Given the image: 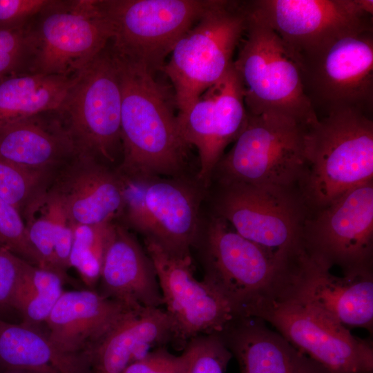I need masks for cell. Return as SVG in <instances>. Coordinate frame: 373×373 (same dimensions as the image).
I'll return each mask as SVG.
<instances>
[{
    "label": "cell",
    "mask_w": 373,
    "mask_h": 373,
    "mask_svg": "<svg viewBox=\"0 0 373 373\" xmlns=\"http://www.w3.org/2000/svg\"><path fill=\"white\" fill-rule=\"evenodd\" d=\"M175 343L173 324L165 309H133L90 350V373H122L153 350Z\"/></svg>",
    "instance_id": "23"
},
{
    "label": "cell",
    "mask_w": 373,
    "mask_h": 373,
    "mask_svg": "<svg viewBox=\"0 0 373 373\" xmlns=\"http://www.w3.org/2000/svg\"><path fill=\"white\" fill-rule=\"evenodd\" d=\"M76 75L20 73L1 80L0 128L41 113L57 111Z\"/></svg>",
    "instance_id": "26"
},
{
    "label": "cell",
    "mask_w": 373,
    "mask_h": 373,
    "mask_svg": "<svg viewBox=\"0 0 373 373\" xmlns=\"http://www.w3.org/2000/svg\"><path fill=\"white\" fill-rule=\"evenodd\" d=\"M0 373H43L32 370H7L2 372H0Z\"/></svg>",
    "instance_id": "38"
},
{
    "label": "cell",
    "mask_w": 373,
    "mask_h": 373,
    "mask_svg": "<svg viewBox=\"0 0 373 373\" xmlns=\"http://www.w3.org/2000/svg\"><path fill=\"white\" fill-rule=\"evenodd\" d=\"M185 356L171 354L166 346L151 351L142 359L128 365L122 373H184Z\"/></svg>",
    "instance_id": "36"
},
{
    "label": "cell",
    "mask_w": 373,
    "mask_h": 373,
    "mask_svg": "<svg viewBox=\"0 0 373 373\" xmlns=\"http://www.w3.org/2000/svg\"><path fill=\"white\" fill-rule=\"evenodd\" d=\"M29 59L26 26L0 30V81L13 75L29 73Z\"/></svg>",
    "instance_id": "33"
},
{
    "label": "cell",
    "mask_w": 373,
    "mask_h": 373,
    "mask_svg": "<svg viewBox=\"0 0 373 373\" xmlns=\"http://www.w3.org/2000/svg\"><path fill=\"white\" fill-rule=\"evenodd\" d=\"M26 30L29 73L75 76L112 38L99 0H49Z\"/></svg>",
    "instance_id": "6"
},
{
    "label": "cell",
    "mask_w": 373,
    "mask_h": 373,
    "mask_svg": "<svg viewBox=\"0 0 373 373\" xmlns=\"http://www.w3.org/2000/svg\"><path fill=\"white\" fill-rule=\"evenodd\" d=\"M220 186L216 215L280 260L296 264L305 252L302 231L308 214L298 190L242 184Z\"/></svg>",
    "instance_id": "10"
},
{
    "label": "cell",
    "mask_w": 373,
    "mask_h": 373,
    "mask_svg": "<svg viewBox=\"0 0 373 373\" xmlns=\"http://www.w3.org/2000/svg\"><path fill=\"white\" fill-rule=\"evenodd\" d=\"M49 0H0V30L25 27Z\"/></svg>",
    "instance_id": "37"
},
{
    "label": "cell",
    "mask_w": 373,
    "mask_h": 373,
    "mask_svg": "<svg viewBox=\"0 0 373 373\" xmlns=\"http://www.w3.org/2000/svg\"><path fill=\"white\" fill-rule=\"evenodd\" d=\"M247 5L294 54L343 35L373 30L372 0H252Z\"/></svg>",
    "instance_id": "16"
},
{
    "label": "cell",
    "mask_w": 373,
    "mask_h": 373,
    "mask_svg": "<svg viewBox=\"0 0 373 373\" xmlns=\"http://www.w3.org/2000/svg\"><path fill=\"white\" fill-rule=\"evenodd\" d=\"M200 253L203 280L237 316H252L263 305L285 296L297 271L298 262L280 260L216 214L207 227Z\"/></svg>",
    "instance_id": "2"
},
{
    "label": "cell",
    "mask_w": 373,
    "mask_h": 373,
    "mask_svg": "<svg viewBox=\"0 0 373 373\" xmlns=\"http://www.w3.org/2000/svg\"><path fill=\"white\" fill-rule=\"evenodd\" d=\"M218 334L240 373H329L260 318L236 316Z\"/></svg>",
    "instance_id": "22"
},
{
    "label": "cell",
    "mask_w": 373,
    "mask_h": 373,
    "mask_svg": "<svg viewBox=\"0 0 373 373\" xmlns=\"http://www.w3.org/2000/svg\"><path fill=\"white\" fill-rule=\"evenodd\" d=\"M211 0H99L112 28L110 45L119 56L161 70L178 41Z\"/></svg>",
    "instance_id": "11"
},
{
    "label": "cell",
    "mask_w": 373,
    "mask_h": 373,
    "mask_svg": "<svg viewBox=\"0 0 373 373\" xmlns=\"http://www.w3.org/2000/svg\"><path fill=\"white\" fill-rule=\"evenodd\" d=\"M294 55L304 93L318 118L345 109L372 116L373 30L343 35Z\"/></svg>",
    "instance_id": "8"
},
{
    "label": "cell",
    "mask_w": 373,
    "mask_h": 373,
    "mask_svg": "<svg viewBox=\"0 0 373 373\" xmlns=\"http://www.w3.org/2000/svg\"><path fill=\"white\" fill-rule=\"evenodd\" d=\"M247 119L242 87L233 65L186 111L177 114L184 142L198 151L197 178L204 187L210 183L225 149L237 139Z\"/></svg>",
    "instance_id": "17"
},
{
    "label": "cell",
    "mask_w": 373,
    "mask_h": 373,
    "mask_svg": "<svg viewBox=\"0 0 373 373\" xmlns=\"http://www.w3.org/2000/svg\"><path fill=\"white\" fill-rule=\"evenodd\" d=\"M22 216L28 238L41 258L40 267L53 270L68 280V275L56 263L53 247V200L48 189L27 207Z\"/></svg>",
    "instance_id": "29"
},
{
    "label": "cell",
    "mask_w": 373,
    "mask_h": 373,
    "mask_svg": "<svg viewBox=\"0 0 373 373\" xmlns=\"http://www.w3.org/2000/svg\"><path fill=\"white\" fill-rule=\"evenodd\" d=\"M103 296L131 309L164 305L154 265L135 237L115 222L99 278Z\"/></svg>",
    "instance_id": "21"
},
{
    "label": "cell",
    "mask_w": 373,
    "mask_h": 373,
    "mask_svg": "<svg viewBox=\"0 0 373 373\" xmlns=\"http://www.w3.org/2000/svg\"><path fill=\"white\" fill-rule=\"evenodd\" d=\"M115 222L74 226L69 263L84 283L93 289L99 281L104 256Z\"/></svg>",
    "instance_id": "28"
},
{
    "label": "cell",
    "mask_w": 373,
    "mask_h": 373,
    "mask_svg": "<svg viewBox=\"0 0 373 373\" xmlns=\"http://www.w3.org/2000/svg\"><path fill=\"white\" fill-rule=\"evenodd\" d=\"M302 243L315 262L343 276L373 271V180L308 213Z\"/></svg>",
    "instance_id": "13"
},
{
    "label": "cell",
    "mask_w": 373,
    "mask_h": 373,
    "mask_svg": "<svg viewBox=\"0 0 373 373\" xmlns=\"http://www.w3.org/2000/svg\"><path fill=\"white\" fill-rule=\"evenodd\" d=\"M370 180L372 116L340 110L318 118L307 128L305 164L298 191L308 213Z\"/></svg>",
    "instance_id": "3"
},
{
    "label": "cell",
    "mask_w": 373,
    "mask_h": 373,
    "mask_svg": "<svg viewBox=\"0 0 373 373\" xmlns=\"http://www.w3.org/2000/svg\"><path fill=\"white\" fill-rule=\"evenodd\" d=\"M53 200V247L58 268L64 274L70 268L75 224L60 201L48 189Z\"/></svg>",
    "instance_id": "35"
},
{
    "label": "cell",
    "mask_w": 373,
    "mask_h": 373,
    "mask_svg": "<svg viewBox=\"0 0 373 373\" xmlns=\"http://www.w3.org/2000/svg\"><path fill=\"white\" fill-rule=\"evenodd\" d=\"M247 4V1H246ZM233 67L247 113L286 117L308 127L318 120L303 90L294 55L279 35L251 14Z\"/></svg>",
    "instance_id": "4"
},
{
    "label": "cell",
    "mask_w": 373,
    "mask_h": 373,
    "mask_svg": "<svg viewBox=\"0 0 373 373\" xmlns=\"http://www.w3.org/2000/svg\"><path fill=\"white\" fill-rule=\"evenodd\" d=\"M48 189L75 225L114 222L124 205L123 180L115 169L82 153L56 173Z\"/></svg>",
    "instance_id": "18"
},
{
    "label": "cell",
    "mask_w": 373,
    "mask_h": 373,
    "mask_svg": "<svg viewBox=\"0 0 373 373\" xmlns=\"http://www.w3.org/2000/svg\"><path fill=\"white\" fill-rule=\"evenodd\" d=\"M144 249L157 276L165 311L174 327L175 346L184 350L193 338L218 334L237 316L212 287L193 274L191 256H179L144 238Z\"/></svg>",
    "instance_id": "15"
},
{
    "label": "cell",
    "mask_w": 373,
    "mask_h": 373,
    "mask_svg": "<svg viewBox=\"0 0 373 373\" xmlns=\"http://www.w3.org/2000/svg\"><path fill=\"white\" fill-rule=\"evenodd\" d=\"M247 23L246 1L211 0L178 41L161 70L173 85L178 113L186 111L223 77L233 64Z\"/></svg>",
    "instance_id": "5"
},
{
    "label": "cell",
    "mask_w": 373,
    "mask_h": 373,
    "mask_svg": "<svg viewBox=\"0 0 373 373\" xmlns=\"http://www.w3.org/2000/svg\"><path fill=\"white\" fill-rule=\"evenodd\" d=\"M57 111L78 153L111 167L117 163L119 153L122 157V88L110 42L75 76Z\"/></svg>",
    "instance_id": "9"
},
{
    "label": "cell",
    "mask_w": 373,
    "mask_h": 373,
    "mask_svg": "<svg viewBox=\"0 0 373 373\" xmlns=\"http://www.w3.org/2000/svg\"><path fill=\"white\" fill-rule=\"evenodd\" d=\"M122 180L119 223L171 253L189 256L199 237L201 193L198 186L180 176Z\"/></svg>",
    "instance_id": "12"
},
{
    "label": "cell",
    "mask_w": 373,
    "mask_h": 373,
    "mask_svg": "<svg viewBox=\"0 0 373 373\" xmlns=\"http://www.w3.org/2000/svg\"><path fill=\"white\" fill-rule=\"evenodd\" d=\"M66 280L53 270L27 262L14 302L15 311L23 318L21 323L32 327L44 323L64 291Z\"/></svg>",
    "instance_id": "27"
},
{
    "label": "cell",
    "mask_w": 373,
    "mask_h": 373,
    "mask_svg": "<svg viewBox=\"0 0 373 373\" xmlns=\"http://www.w3.org/2000/svg\"><path fill=\"white\" fill-rule=\"evenodd\" d=\"M7 370L90 373L87 356L62 352L35 327L0 318V372Z\"/></svg>",
    "instance_id": "25"
},
{
    "label": "cell",
    "mask_w": 373,
    "mask_h": 373,
    "mask_svg": "<svg viewBox=\"0 0 373 373\" xmlns=\"http://www.w3.org/2000/svg\"><path fill=\"white\" fill-rule=\"evenodd\" d=\"M307 128L280 116L247 113L244 128L218 162L212 178L220 185L298 190L305 164Z\"/></svg>",
    "instance_id": "7"
},
{
    "label": "cell",
    "mask_w": 373,
    "mask_h": 373,
    "mask_svg": "<svg viewBox=\"0 0 373 373\" xmlns=\"http://www.w3.org/2000/svg\"><path fill=\"white\" fill-rule=\"evenodd\" d=\"M77 153L57 111L0 128V157L33 171L55 176Z\"/></svg>",
    "instance_id": "24"
},
{
    "label": "cell",
    "mask_w": 373,
    "mask_h": 373,
    "mask_svg": "<svg viewBox=\"0 0 373 373\" xmlns=\"http://www.w3.org/2000/svg\"><path fill=\"white\" fill-rule=\"evenodd\" d=\"M0 245L29 263L41 267V258L28 238L21 214L1 197Z\"/></svg>",
    "instance_id": "32"
},
{
    "label": "cell",
    "mask_w": 373,
    "mask_h": 373,
    "mask_svg": "<svg viewBox=\"0 0 373 373\" xmlns=\"http://www.w3.org/2000/svg\"><path fill=\"white\" fill-rule=\"evenodd\" d=\"M54 176L33 171L0 157V197L23 215L49 187ZM23 217V216H22Z\"/></svg>",
    "instance_id": "30"
},
{
    "label": "cell",
    "mask_w": 373,
    "mask_h": 373,
    "mask_svg": "<svg viewBox=\"0 0 373 373\" xmlns=\"http://www.w3.org/2000/svg\"><path fill=\"white\" fill-rule=\"evenodd\" d=\"M131 309L93 289L64 291L45 321L60 350L86 356Z\"/></svg>",
    "instance_id": "20"
},
{
    "label": "cell",
    "mask_w": 373,
    "mask_h": 373,
    "mask_svg": "<svg viewBox=\"0 0 373 373\" xmlns=\"http://www.w3.org/2000/svg\"><path fill=\"white\" fill-rule=\"evenodd\" d=\"M253 316L273 325L294 347L329 373H373V345L315 307L283 297L258 309Z\"/></svg>",
    "instance_id": "14"
},
{
    "label": "cell",
    "mask_w": 373,
    "mask_h": 373,
    "mask_svg": "<svg viewBox=\"0 0 373 373\" xmlns=\"http://www.w3.org/2000/svg\"><path fill=\"white\" fill-rule=\"evenodd\" d=\"M0 245V318L15 311V294L26 263Z\"/></svg>",
    "instance_id": "34"
},
{
    "label": "cell",
    "mask_w": 373,
    "mask_h": 373,
    "mask_svg": "<svg viewBox=\"0 0 373 373\" xmlns=\"http://www.w3.org/2000/svg\"><path fill=\"white\" fill-rule=\"evenodd\" d=\"M182 353L185 356L184 373H225L233 357L219 334L193 338Z\"/></svg>",
    "instance_id": "31"
},
{
    "label": "cell",
    "mask_w": 373,
    "mask_h": 373,
    "mask_svg": "<svg viewBox=\"0 0 373 373\" xmlns=\"http://www.w3.org/2000/svg\"><path fill=\"white\" fill-rule=\"evenodd\" d=\"M113 52L122 88V157L115 170L132 180L179 177L189 147L179 131L173 95L144 66Z\"/></svg>",
    "instance_id": "1"
},
{
    "label": "cell",
    "mask_w": 373,
    "mask_h": 373,
    "mask_svg": "<svg viewBox=\"0 0 373 373\" xmlns=\"http://www.w3.org/2000/svg\"><path fill=\"white\" fill-rule=\"evenodd\" d=\"M291 289L285 297L308 303L350 329L373 328V271L338 277L307 254L302 256Z\"/></svg>",
    "instance_id": "19"
}]
</instances>
